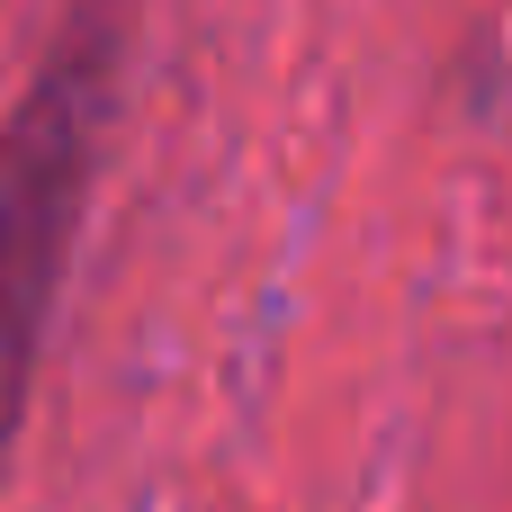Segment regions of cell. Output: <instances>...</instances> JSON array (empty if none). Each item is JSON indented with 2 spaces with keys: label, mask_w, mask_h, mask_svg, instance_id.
<instances>
[{
  "label": "cell",
  "mask_w": 512,
  "mask_h": 512,
  "mask_svg": "<svg viewBox=\"0 0 512 512\" xmlns=\"http://www.w3.org/2000/svg\"><path fill=\"white\" fill-rule=\"evenodd\" d=\"M117 63H126V9L81 0L0 135V468H9L27 378H36L45 315L81 243V207L99 180L108 108H117Z\"/></svg>",
  "instance_id": "1"
}]
</instances>
